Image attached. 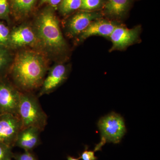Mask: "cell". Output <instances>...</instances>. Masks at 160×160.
Listing matches in <instances>:
<instances>
[{
  "instance_id": "obj_23",
  "label": "cell",
  "mask_w": 160,
  "mask_h": 160,
  "mask_svg": "<svg viewBox=\"0 0 160 160\" xmlns=\"http://www.w3.org/2000/svg\"><path fill=\"white\" fill-rule=\"evenodd\" d=\"M62 0H41L40 2V5L44 4H47L51 6V7H57L59 5Z\"/></svg>"
},
{
  "instance_id": "obj_16",
  "label": "cell",
  "mask_w": 160,
  "mask_h": 160,
  "mask_svg": "<svg viewBox=\"0 0 160 160\" xmlns=\"http://www.w3.org/2000/svg\"><path fill=\"white\" fill-rule=\"evenodd\" d=\"M81 0H62L59 5L61 14L66 15L80 9Z\"/></svg>"
},
{
  "instance_id": "obj_8",
  "label": "cell",
  "mask_w": 160,
  "mask_h": 160,
  "mask_svg": "<svg viewBox=\"0 0 160 160\" xmlns=\"http://www.w3.org/2000/svg\"><path fill=\"white\" fill-rule=\"evenodd\" d=\"M37 37L32 26L23 24L10 31L9 47L20 48L26 46L36 47Z\"/></svg>"
},
{
  "instance_id": "obj_24",
  "label": "cell",
  "mask_w": 160,
  "mask_h": 160,
  "mask_svg": "<svg viewBox=\"0 0 160 160\" xmlns=\"http://www.w3.org/2000/svg\"><path fill=\"white\" fill-rule=\"evenodd\" d=\"M79 158H75L73 157L70 156H68L67 157V160H79Z\"/></svg>"
},
{
  "instance_id": "obj_14",
  "label": "cell",
  "mask_w": 160,
  "mask_h": 160,
  "mask_svg": "<svg viewBox=\"0 0 160 160\" xmlns=\"http://www.w3.org/2000/svg\"><path fill=\"white\" fill-rule=\"evenodd\" d=\"M13 58L11 49L0 45V79L8 76Z\"/></svg>"
},
{
  "instance_id": "obj_22",
  "label": "cell",
  "mask_w": 160,
  "mask_h": 160,
  "mask_svg": "<svg viewBox=\"0 0 160 160\" xmlns=\"http://www.w3.org/2000/svg\"><path fill=\"white\" fill-rule=\"evenodd\" d=\"M79 159L82 160H97L98 158L95 156V152L88 150V148L86 147V149L80 155Z\"/></svg>"
},
{
  "instance_id": "obj_1",
  "label": "cell",
  "mask_w": 160,
  "mask_h": 160,
  "mask_svg": "<svg viewBox=\"0 0 160 160\" xmlns=\"http://www.w3.org/2000/svg\"><path fill=\"white\" fill-rule=\"evenodd\" d=\"M48 58L37 49H25L13 58L10 81L21 92H33L40 88L49 70Z\"/></svg>"
},
{
  "instance_id": "obj_9",
  "label": "cell",
  "mask_w": 160,
  "mask_h": 160,
  "mask_svg": "<svg viewBox=\"0 0 160 160\" xmlns=\"http://www.w3.org/2000/svg\"><path fill=\"white\" fill-rule=\"evenodd\" d=\"M140 29H129L118 26L109 36L112 44V50L123 49L135 42L138 37Z\"/></svg>"
},
{
  "instance_id": "obj_13",
  "label": "cell",
  "mask_w": 160,
  "mask_h": 160,
  "mask_svg": "<svg viewBox=\"0 0 160 160\" xmlns=\"http://www.w3.org/2000/svg\"><path fill=\"white\" fill-rule=\"evenodd\" d=\"M10 12L17 19H22L29 15L37 0H8Z\"/></svg>"
},
{
  "instance_id": "obj_17",
  "label": "cell",
  "mask_w": 160,
  "mask_h": 160,
  "mask_svg": "<svg viewBox=\"0 0 160 160\" xmlns=\"http://www.w3.org/2000/svg\"><path fill=\"white\" fill-rule=\"evenodd\" d=\"M104 3V0H81L80 9L83 11H92L99 9Z\"/></svg>"
},
{
  "instance_id": "obj_11",
  "label": "cell",
  "mask_w": 160,
  "mask_h": 160,
  "mask_svg": "<svg viewBox=\"0 0 160 160\" xmlns=\"http://www.w3.org/2000/svg\"><path fill=\"white\" fill-rule=\"evenodd\" d=\"M41 132L34 127L22 129L18 133L14 146L22 148L24 151H32L41 144Z\"/></svg>"
},
{
  "instance_id": "obj_5",
  "label": "cell",
  "mask_w": 160,
  "mask_h": 160,
  "mask_svg": "<svg viewBox=\"0 0 160 160\" xmlns=\"http://www.w3.org/2000/svg\"><path fill=\"white\" fill-rule=\"evenodd\" d=\"M22 92L6 77L0 79V115L17 117Z\"/></svg>"
},
{
  "instance_id": "obj_21",
  "label": "cell",
  "mask_w": 160,
  "mask_h": 160,
  "mask_svg": "<svg viewBox=\"0 0 160 160\" xmlns=\"http://www.w3.org/2000/svg\"><path fill=\"white\" fill-rule=\"evenodd\" d=\"M13 158L15 160H38L32 151H25L22 153H14Z\"/></svg>"
},
{
  "instance_id": "obj_18",
  "label": "cell",
  "mask_w": 160,
  "mask_h": 160,
  "mask_svg": "<svg viewBox=\"0 0 160 160\" xmlns=\"http://www.w3.org/2000/svg\"><path fill=\"white\" fill-rule=\"evenodd\" d=\"M10 33L9 28L0 20V45L9 48Z\"/></svg>"
},
{
  "instance_id": "obj_7",
  "label": "cell",
  "mask_w": 160,
  "mask_h": 160,
  "mask_svg": "<svg viewBox=\"0 0 160 160\" xmlns=\"http://www.w3.org/2000/svg\"><path fill=\"white\" fill-rule=\"evenodd\" d=\"M22 129L19 119L14 115H0V142L14 147L18 133Z\"/></svg>"
},
{
  "instance_id": "obj_20",
  "label": "cell",
  "mask_w": 160,
  "mask_h": 160,
  "mask_svg": "<svg viewBox=\"0 0 160 160\" xmlns=\"http://www.w3.org/2000/svg\"><path fill=\"white\" fill-rule=\"evenodd\" d=\"M13 154L12 147L0 142V160H12Z\"/></svg>"
},
{
  "instance_id": "obj_10",
  "label": "cell",
  "mask_w": 160,
  "mask_h": 160,
  "mask_svg": "<svg viewBox=\"0 0 160 160\" xmlns=\"http://www.w3.org/2000/svg\"><path fill=\"white\" fill-rule=\"evenodd\" d=\"M100 17L99 13L94 12L83 11L78 12L68 22V32L72 37L80 35L92 22Z\"/></svg>"
},
{
  "instance_id": "obj_19",
  "label": "cell",
  "mask_w": 160,
  "mask_h": 160,
  "mask_svg": "<svg viewBox=\"0 0 160 160\" xmlns=\"http://www.w3.org/2000/svg\"><path fill=\"white\" fill-rule=\"evenodd\" d=\"M10 13L8 0H0V20H5L9 22Z\"/></svg>"
},
{
  "instance_id": "obj_6",
  "label": "cell",
  "mask_w": 160,
  "mask_h": 160,
  "mask_svg": "<svg viewBox=\"0 0 160 160\" xmlns=\"http://www.w3.org/2000/svg\"><path fill=\"white\" fill-rule=\"evenodd\" d=\"M46 77L40 87L38 97L49 94L54 91L68 77L69 68L64 64L58 63L49 69Z\"/></svg>"
},
{
  "instance_id": "obj_2",
  "label": "cell",
  "mask_w": 160,
  "mask_h": 160,
  "mask_svg": "<svg viewBox=\"0 0 160 160\" xmlns=\"http://www.w3.org/2000/svg\"><path fill=\"white\" fill-rule=\"evenodd\" d=\"M32 27L37 37L36 47L47 58H54L66 50L67 44L53 9H44L38 15Z\"/></svg>"
},
{
  "instance_id": "obj_15",
  "label": "cell",
  "mask_w": 160,
  "mask_h": 160,
  "mask_svg": "<svg viewBox=\"0 0 160 160\" xmlns=\"http://www.w3.org/2000/svg\"><path fill=\"white\" fill-rule=\"evenodd\" d=\"M129 5V0H107L105 11L111 16L121 17L126 13Z\"/></svg>"
},
{
  "instance_id": "obj_4",
  "label": "cell",
  "mask_w": 160,
  "mask_h": 160,
  "mask_svg": "<svg viewBox=\"0 0 160 160\" xmlns=\"http://www.w3.org/2000/svg\"><path fill=\"white\" fill-rule=\"evenodd\" d=\"M98 126L101 138L100 142L95 147V152L102 150L106 143L118 144L127 131L124 118L121 115L114 112L101 118Z\"/></svg>"
},
{
  "instance_id": "obj_3",
  "label": "cell",
  "mask_w": 160,
  "mask_h": 160,
  "mask_svg": "<svg viewBox=\"0 0 160 160\" xmlns=\"http://www.w3.org/2000/svg\"><path fill=\"white\" fill-rule=\"evenodd\" d=\"M38 98L33 92H22L17 117L22 124V129L34 127L42 132L47 125L48 116Z\"/></svg>"
},
{
  "instance_id": "obj_12",
  "label": "cell",
  "mask_w": 160,
  "mask_h": 160,
  "mask_svg": "<svg viewBox=\"0 0 160 160\" xmlns=\"http://www.w3.org/2000/svg\"><path fill=\"white\" fill-rule=\"evenodd\" d=\"M117 26L115 23L107 20H94L80 34V39L82 40L86 39L92 36L109 37L115 28Z\"/></svg>"
}]
</instances>
